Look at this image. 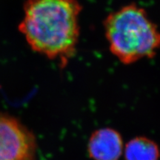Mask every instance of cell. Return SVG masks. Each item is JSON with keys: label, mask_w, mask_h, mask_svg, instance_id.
<instances>
[{"label": "cell", "mask_w": 160, "mask_h": 160, "mask_svg": "<svg viewBox=\"0 0 160 160\" xmlns=\"http://www.w3.org/2000/svg\"><path fill=\"white\" fill-rule=\"evenodd\" d=\"M123 140L119 132L105 128L91 135L88 151L93 160H119L123 151Z\"/></svg>", "instance_id": "obj_4"}, {"label": "cell", "mask_w": 160, "mask_h": 160, "mask_svg": "<svg viewBox=\"0 0 160 160\" xmlns=\"http://www.w3.org/2000/svg\"><path fill=\"white\" fill-rule=\"evenodd\" d=\"M82 9L78 0H26L19 29L33 51L64 68L76 53Z\"/></svg>", "instance_id": "obj_1"}, {"label": "cell", "mask_w": 160, "mask_h": 160, "mask_svg": "<svg viewBox=\"0 0 160 160\" xmlns=\"http://www.w3.org/2000/svg\"><path fill=\"white\" fill-rule=\"evenodd\" d=\"M159 146L148 137H135L125 146V160H159Z\"/></svg>", "instance_id": "obj_5"}, {"label": "cell", "mask_w": 160, "mask_h": 160, "mask_svg": "<svg viewBox=\"0 0 160 160\" xmlns=\"http://www.w3.org/2000/svg\"><path fill=\"white\" fill-rule=\"evenodd\" d=\"M34 134L19 120L0 113V160H35Z\"/></svg>", "instance_id": "obj_3"}, {"label": "cell", "mask_w": 160, "mask_h": 160, "mask_svg": "<svg viewBox=\"0 0 160 160\" xmlns=\"http://www.w3.org/2000/svg\"><path fill=\"white\" fill-rule=\"evenodd\" d=\"M104 28L111 53L125 65L154 57L160 48L157 26L136 4L110 13Z\"/></svg>", "instance_id": "obj_2"}]
</instances>
